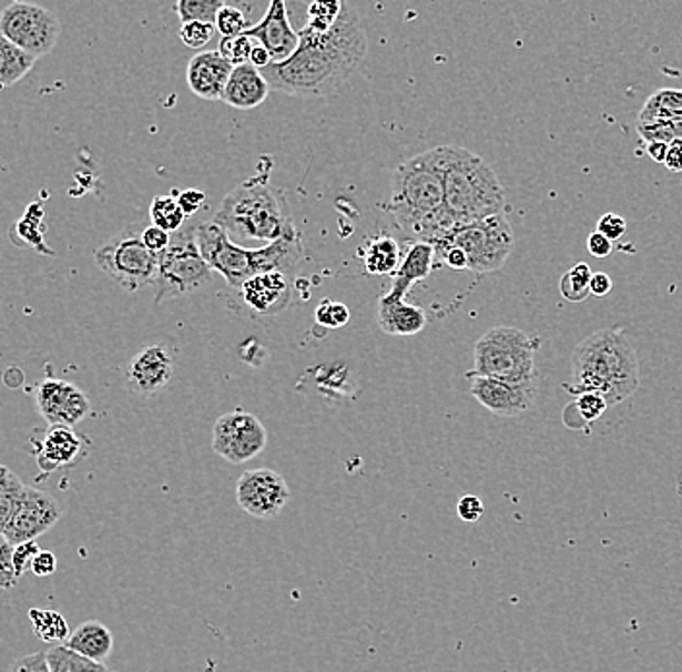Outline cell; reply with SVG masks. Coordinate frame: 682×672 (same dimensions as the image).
<instances>
[{"instance_id":"obj_15","label":"cell","mask_w":682,"mask_h":672,"mask_svg":"<svg viewBox=\"0 0 682 672\" xmlns=\"http://www.w3.org/2000/svg\"><path fill=\"white\" fill-rule=\"evenodd\" d=\"M61 518V505L49 492L26 487L14 521L8 529V541L14 547L20 542L35 541L39 536L53 529Z\"/></svg>"},{"instance_id":"obj_52","label":"cell","mask_w":682,"mask_h":672,"mask_svg":"<svg viewBox=\"0 0 682 672\" xmlns=\"http://www.w3.org/2000/svg\"><path fill=\"white\" fill-rule=\"evenodd\" d=\"M31 572L35 573L38 578L53 576L57 572V557H54L53 552H49V550H41L38 558H35V562H33Z\"/></svg>"},{"instance_id":"obj_11","label":"cell","mask_w":682,"mask_h":672,"mask_svg":"<svg viewBox=\"0 0 682 672\" xmlns=\"http://www.w3.org/2000/svg\"><path fill=\"white\" fill-rule=\"evenodd\" d=\"M268 444V430L253 413L231 411L215 420L212 448L227 464L238 466L261 456Z\"/></svg>"},{"instance_id":"obj_41","label":"cell","mask_w":682,"mask_h":672,"mask_svg":"<svg viewBox=\"0 0 682 672\" xmlns=\"http://www.w3.org/2000/svg\"><path fill=\"white\" fill-rule=\"evenodd\" d=\"M568 407L578 415L582 428L588 427L590 422L601 419L605 415L607 409H609L605 399L598 396V394H582V396L576 398L574 404H570Z\"/></svg>"},{"instance_id":"obj_19","label":"cell","mask_w":682,"mask_h":672,"mask_svg":"<svg viewBox=\"0 0 682 672\" xmlns=\"http://www.w3.org/2000/svg\"><path fill=\"white\" fill-rule=\"evenodd\" d=\"M233 67L223 59L220 51H204L194 54L186 67V84L191 92L202 100H222Z\"/></svg>"},{"instance_id":"obj_38","label":"cell","mask_w":682,"mask_h":672,"mask_svg":"<svg viewBox=\"0 0 682 672\" xmlns=\"http://www.w3.org/2000/svg\"><path fill=\"white\" fill-rule=\"evenodd\" d=\"M637 131L648 144H673L682 140V121H637Z\"/></svg>"},{"instance_id":"obj_26","label":"cell","mask_w":682,"mask_h":672,"mask_svg":"<svg viewBox=\"0 0 682 672\" xmlns=\"http://www.w3.org/2000/svg\"><path fill=\"white\" fill-rule=\"evenodd\" d=\"M435 264H437L435 246L429 243H411L406 256L401 258L398 272L394 274L390 289L407 297L415 283L429 277Z\"/></svg>"},{"instance_id":"obj_21","label":"cell","mask_w":682,"mask_h":672,"mask_svg":"<svg viewBox=\"0 0 682 672\" xmlns=\"http://www.w3.org/2000/svg\"><path fill=\"white\" fill-rule=\"evenodd\" d=\"M376 320L384 334L407 337L423 332L429 318L421 306L409 305L404 295L388 289L378 298Z\"/></svg>"},{"instance_id":"obj_23","label":"cell","mask_w":682,"mask_h":672,"mask_svg":"<svg viewBox=\"0 0 682 672\" xmlns=\"http://www.w3.org/2000/svg\"><path fill=\"white\" fill-rule=\"evenodd\" d=\"M251 251H253L254 275L274 274V272L287 274L303 258L305 245L299 231L293 230L274 243Z\"/></svg>"},{"instance_id":"obj_14","label":"cell","mask_w":682,"mask_h":672,"mask_svg":"<svg viewBox=\"0 0 682 672\" xmlns=\"http://www.w3.org/2000/svg\"><path fill=\"white\" fill-rule=\"evenodd\" d=\"M35 405L49 427H77L88 417L90 399L77 384L47 378L35 390Z\"/></svg>"},{"instance_id":"obj_27","label":"cell","mask_w":682,"mask_h":672,"mask_svg":"<svg viewBox=\"0 0 682 672\" xmlns=\"http://www.w3.org/2000/svg\"><path fill=\"white\" fill-rule=\"evenodd\" d=\"M363 266L370 275H394L401 264V248L390 235L370 238L363 246Z\"/></svg>"},{"instance_id":"obj_44","label":"cell","mask_w":682,"mask_h":672,"mask_svg":"<svg viewBox=\"0 0 682 672\" xmlns=\"http://www.w3.org/2000/svg\"><path fill=\"white\" fill-rule=\"evenodd\" d=\"M14 570V544L0 536V589H12L18 583Z\"/></svg>"},{"instance_id":"obj_32","label":"cell","mask_w":682,"mask_h":672,"mask_svg":"<svg viewBox=\"0 0 682 672\" xmlns=\"http://www.w3.org/2000/svg\"><path fill=\"white\" fill-rule=\"evenodd\" d=\"M30 620L33 634L38 635L41 642L62 645L69 640V624H67V619L62 617L61 612L31 609Z\"/></svg>"},{"instance_id":"obj_17","label":"cell","mask_w":682,"mask_h":672,"mask_svg":"<svg viewBox=\"0 0 682 672\" xmlns=\"http://www.w3.org/2000/svg\"><path fill=\"white\" fill-rule=\"evenodd\" d=\"M471 396L483 405L485 409L500 417H518L531 409L536 401V384L502 383L485 376H471Z\"/></svg>"},{"instance_id":"obj_1","label":"cell","mask_w":682,"mask_h":672,"mask_svg":"<svg viewBox=\"0 0 682 672\" xmlns=\"http://www.w3.org/2000/svg\"><path fill=\"white\" fill-rule=\"evenodd\" d=\"M367 49V33L359 14L344 4L338 22L328 33L315 35L301 30L297 51L287 61L272 62L261 72L276 92L324 98L349 82L365 62Z\"/></svg>"},{"instance_id":"obj_31","label":"cell","mask_w":682,"mask_h":672,"mask_svg":"<svg viewBox=\"0 0 682 672\" xmlns=\"http://www.w3.org/2000/svg\"><path fill=\"white\" fill-rule=\"evenodd\" d=\"M45 655L51 672H113L105 663L82 658L67 645H53L51 650L45 651Z\"/></svg>"},{"instance_id":"obj_5","label":"cell","mask_w":682,"mask_h":672,"mask_svg":"<svg viewBox=\"0 0 682 672\" xmlns=\"http://www.w3.org/2000/svg\"><path fill=\"white\" fill-rule=\"evenodd\" d=\"M214 222L227 231L235 243H274L293 225L292 207L285 192L269 186L264 176L238 184L223 198Z\"/></svg>"},{"instance_id":"obj_9","label":"cell","mask_w":682,"mask_h":672,"mask_svg":"<svg viewBox=\"0 0 682 672\" xmlns=\"http://www.w3.org/2000/svg\"><path fill=\"white\" fill-rule=\"evenodd\" d=\"M442 243V241H440ZM468 256L469 272L491 274L507 264L513 251V233L507 215L499 214L481 222L460 225L445 238Z\"/></svg>"},{"instance_id":"obj_24","label":"cell","mask_w":682,"mask_h":672,"mask_svg":"<svg viewBox=\"0 0 682 672\" xmlns=\"http://www.w3.org/2000/svg\"><path fill=\"white\" fill-rule=\"evenodd\" d=\"M82 451L80 436L69 427H49L43 442L39 446L38 464L41 471L53 474L70 466Z\"/></svg>"},{"instance_id":"obj_53","label":"cell","mask_w":682,"mask_h":672,"mask_svg":"<svg viewBox=\"0 0 682 672\" xmlns=\"http://www.w3.org/2000/svg\"><path fill=\"white\" fill-rule=\"evenodd\" d=\"M590 289L593 297H607V295L613 291V279H611V275L605 274V272L593 274Z\"/></svg>"},{"instance_id":"obj_12","label":"cell","mask_w":682,"mask_h":672,"mask_svg":"<svg viewBox=\"0 0 682 672\" xmlns=\"http://www.w3.org/2000/svg\"><path fill=\"white\" fill-rule=\"evenodd\" d=\"M196 245L210 269L222 275L233 287L241 289L254 277L253 251L237 245L214 220L196 227Z\"/></svg>"},{"instance_id":"obj_8","label":"cell","mask_w":682,"mask_h":672,"mask_svg":"<svg viewBox=\"0 0 682 672\" xmlns=\"http://www.w3.org/2000/svg\"><path fill=\"white\" fill-rule=\"evenodd\" d=\"M212 269L196 245V227H183L171 237V245L160 254V268L155 277V303L186 297L204 287Z\"/></svg>"},{"instance_id":"obj_29","label":"cell","mask_w":682,"mask_h":672,"mask_svg":"<svg viewBox=\"0 0 682 672\" xmlns=\"http://www.w3.org/2000/svg\"><path fill=\"white\" fill-rule=\"evenodd\" d=\"M637 121H682V90L663 88L652 93Z\"/></svg>"},{"instance_id":"obj_55","label":"cell","mask_w":682,"mask_h":672,"mask_svg":"<svg viewBox=\"0 0 682 672\" xmlns=\"http://www.w3.org/2000/svg\"><path fill=\"white\" fill-rule=\"evenodd\" d=\"M251 64H253L254 69L258 70L268 69L269 64H272V57H269L268 51L261 43L254 45L253 53H251Z\"/></svg>"},{"instance_id":"obj_40","label":"cell","mask_w":682,"mask_h":672,"mask_svg":"<svg viewBox=\"0 0 682 672\" xmlns=\"http://www.w3.org/2000/svg\"><path fill=\"white\" fill-rule=\"evenodd\" d=\"M315 320L323 328L339 329L347 326V322L352 320V313L344 303L324 298L323 303L316 306Z\"/></svg>"},{"instance_id":"obj_50","label":"cell","mask_w":682,"mask_h":672,"mask_svg":"<svg viewBox=\"0 0 682 672\" xmlns=\"http://www.w3.org/2000/svg\"><path fill=\"white\" fill-rule=\"evenodd\" d=\"M176 202H179V206L183 210V214L189 217V215H194L202 210L204 202H206V194L202 191H196V189H189V191L176 194Z\"/></svg>"},{"instance_id":"obj_30","label":"cell","mask_w":682,"mask_h":672,"mask_svg":"<svg viewBox=\"0 0 682 672\" xmlns=\"http://www.w3.org/2000/svg\"><path fill=\"white\" fill-rule=\"evenodd\" d=\"M12 238L18 245L30 246L31 251L38 253L53 254L43 243V204L33 202L22 220L16 223L12 230Z\"/></svg>"},{"instance_id":"obj_4","label":"cell","mask_w":682,"mask_h":672,"mask_svg":"<svg viewBox=\"0 0 682 672\" xmlns=\"http://www.w3.org/2000/svg\"><path fill=\"white\" fill-rule=\"evenodd\" d=\"M438 165L445 183V204L460 225L505 214L507 194L491 165L460 145H438Z\"/></svg>"},{"instance_id":"obj_6","label":"cell","mask_w":682,"mask_h":672,"mask_svg":"<svg viewBox=\"0 0 682 672\" xmlns=\"http://www.w3.org/2000/svg\"><path fill=\"white\" fill-rule=\"evenodd\" d=\"M537 344L512 326H495L477 339L471 376L531 386L536 380Z\"/></svg>"},{"instance_id":"obj_49","label":"cell","mask_w":682,"mask_h":672,"mask_svg":"<svg viewBox=\"0 0 682 672\" xmlns=\"http://www.w3.org/2000/svg\"><path fill=\"white\" fill-rule=\"evenodd\" d=\"M7 672H51L47 665L45 651H35L26 658L16 659Z\"/></svg>"},{"instance_id":"obj_48","label":"cell","mask_w":682,"mask_h":672,"mask_svg":"<svg viewBox=\"0 0 682 672\" xmlns=\"http://www.w3.org/2000/svg\"><path fill=\"white\" fill-rule=\"evenodd\" d=\"M142 241H144L147 251H152V253L160 256V254L165 253L167 246L171 245V235L160 230V227H155V225H147V227H144V231H142Z\"/></svg>"},{"instance_id":"obj_42","label":"cell","mask_w":682,"mask_h":672,"mask_svg":"<svg viewBox=\"0 0 682 672\" xmlns=\"http://www.w3.org/2000/svg\"><path fill=\"white\" fill-rule=\"evenodd\" d=\"M215 31H220L222 38H235L246 31V16L238 8L223 4L222 10L215 18Z\"/></svg>"},{"instance_id":"obj_16","label":"cell","mask_w":682,"mask_h":672,"mask_svg":"<svg viewBox=\"0 0 682 672\" xmlns=\"http://www.w3.org/2000/svg\"><path fill=\"white\" fill-rule=\"evenodd\" d=\"M245 35L261 43L272 62H284L299 47V31L293 30L284 0H272L261 22L246 28Z\"/></svg>"},{"instance_id":"obj_20","label":"cell","mask_w":682,"mask_h":672,"mask_svg":"<svg viewBox=\"0 0 682 672\" xmlns=\"http://www.w3.org/2000/svg\"><path fill=\"white\" fill-rule=\"evenodd\" d=\"M246 306L262 316H274L287 308L292 301V282L287 274L254 275L241 287Z\"/></svg>"},{"instance_id":"obj_33","label":"cell","mask_w":682,"mask_h":672,"mask_svg":"<svg viewBox=\"0 0 682 672\" xmlns=\"http://www.w3.org/2000/svg\"><path fill=\"white\" fill-rule=\"evenodd\" d=\"M23 490L26 485L12 471H8L7 477L0 481V536H7L12 526L18 506L22 502Z\"/></svg>"},{"instance_id":"obj_3","label":"cell","mask_w":682,"mask_h":672,"mask_svg":"<svg viewBox=\"0 0 682 672\" xmlns=\"http://www.w3.org/2000/svg\"><path fill=\"white\" fill-rule=\"evenodd\" d=\"M574 396L598 394L609 407L629 399L640 386V365L629 336L619 328L599 329L572 352Z\"/></svg>"},{"instance_id":"obj_35","label":"cell","mask_w":682,"mask_h":672,"mask_svg":"<svg viewBox=\"0 0 682 672\" xmlns=\"http://www.w3.org/2000/svg\"><path fill=\"white\" fill-rule=\"evenodd\" d=\"M591 277H593V272L590 266L586 262H578L560 277V295L570 303H583L591 295Z\"/></svg>"},{"instance_id":"obj_18","label":"cell","mask_w":682,"mask_h":672,"mask_svg":"<svg viewBox=\"0 0 682 672\" xmlns=\"http://www.w3.org/2000/svg\"><path fill=\"white\" fill-rule=\"evenodd\" d=\"M173 378V357L163 345H147L126 367V386L139 396H154Z\"/></svg>"},{"instance_id":"obj_22","label":"cell","mask_w":682,"mask_h":672,"mask_svg":"<svg viewBox=\"0 0 682 672\" xmlns=\"http://www.w3.org/2000/svg\"><path fill=\"white\" fill-rule=\"evenodd\" d=\"M269 88L266 78L262 77L258 69H254L253 64H243L235 67L231 72L227 85L223 90L222 101L230 108L238 109V111H251V109L261 108L264 101L268 100Z\"/></svg>"},{"instance_id":"obj_34","label":"cell","mask_w":682,"mask_h":672,"mask_svg":"<svg viewBox=\"0 0 682 672\" xmlns=\"http://www.w3.org/2000/svg\"><path fill=\"white\" fill-rule=\"evenodd\" d=\"M150 220L152 225L160 227L165 233H179L184 227L186 215L176 202V196H155L152 206H150Z\"/></svg>"},{"instance_id":"obj_2","label":"cell","mask_w":682,"mask_h":672,"mask_svg":"<svg viewBox=\"0 0 682 672\" xmlns=\"http://www.w3.org/2000/svg\"><path fill=\"white\" fill-rule=\"evenodd\" d=\"M383 210L414 243L438 245L458 227L446 210L445 183L435 147L396 167Z\"/></svg>"},{"instance_id":"obj_10","label":"cell","mask_w":682,"mask_h":672,"mask_svg":"<svg viewBox=\"0 0 682 672\" xmlns=\"http://www.w3.org/2000/svg\"><path fill=\"white\" fill-rule=\"evenodd\" d=\"M0 33L38 61L57 47L61 22L54 12L39 4L10 2L0 12Z\"/></svg>"},{"instance_id":"obj_25","label":"cell","mask_w":682,"mask_h":672,"mask_svg":"<svg viewBox=\"0 0 682 672\" xmlns=\"http://www.w3.org/2000/svg\"><path fill=\"white\" fill-rule=\"evenodd\" d=\"M62 645L77 651L82 658L105 663L111 655V651H113V645H115V638L105 624H101L98 620H88L84 624H80L74 632H70L69 640Z\"/></svg>"},{"instance_id":"obj_47","label":"cell","mask_w":682,"mask_h":672,"mask_svg":"<svg viewBox=\"0 0 682 672\" xmlns=\"http://www.w3.org/2000/svg\"><path fill=\"white\" fill-rule=\"evenodd\" d=\"M456 512H458V518H460L461 521L476 523V521L483 518L485 506L483 502H481V498L476 497V495H466V497H461L460 500H458Z\"/></svg>"},{"instance_id":"obj_37","label":"cell","mask_w":682,"mask_h":672,"mask_svg":"<svg viewBox=\"0 0 682 672\" xmlns=\"http://www.w3.org/2000/svg\"><path fill=\"white\" fill-rule=\"evenodd\" d=\"M223 4L225 2L222 0H179L175 8L181 23L202 22L214 26Z\"/></svg>"},{"instance_id":"obj_43","label":"cell","mask_w":682,"mask_h":672,"mask_svg":"<svg viewBox=\"0 0 682 672\" xmlns=\"http://www.w3.org/2000/svg\"><path fill=\"white\" fill-rule=\"evenodd\" d=\"M214 33L215 26H212V23L186 22L181 23L179 38L189 49H196L199 51V49L206 47L212 41Z\"/></svg>"},{"instance_id":"obj_46","label":"cell","mask_w":682,"mask_h":672,"mask_svg":"<svg viewBox=\"0 0 682 672\" xmlns=\"http://www.w3.org/2000/svg\"><path fill=\"white\" fill-rule=\"evenodd\" d=\"M598 233L605 235L609 241H621L627 233V220L619 214H605L599 217Z\"/></svg>"},{"instance_id":"obj_45","label":"cell","mask_w":682,"mask_h":672,"mask_svg":"<svg viewBox=\"0 0 682 672\" xmlns=\"http://www.w3.org/2000/svg\"><path fill=\"white\" fill-rule=\"evenodd\" d=\"M39 552H41V549H39L38 542L35 541L20 542V544H16L14 570L18 578H22L23 573L30 572Z\"/></svg>"},{"instance_id":"obj_57","label":"cell","mask_w":682,"mask_h":672,"mask_svg":"<svg viewBox=\"0 0 682 672\" xmlns=\"http://www.w3.org/2000/svg\"><path fill=\"white\" fill-rule=\"evenodd\" d=\"M8 471H10V469H8V467L0 466V481H2V479H4V477H7Z\"/></svg>"},{"instance_id":"obj_54","label":"cell","mask_w":682,"mask_h":672,"mask_svg":"<svg viewBox=\"0 0 682 672\" xmlns=\"http://www.w3.org/2000/svg\"><path fill=\"white\" fill-rule=\"evenodd\" d=\"M665 167L671 173H681L682 171V140H675L673 144H669L668 157H665Z\"/></svg>"},{"instance_id":"obj_7","label":"cell","mask_w":682,"mask_h":672,"mask_svg":"<svg viewBox=\"0 0 682 672\" xmlns=\"http://www.w3.org/2000/svg\"><path fill=\"white\" fill-rule=\"evenodd\" d=\"M142 231L144 227L139 225L124 227L93 253L98 268L129 293L155 285L160 268V256L147 251Z\"/></svg>"},{"instance_id":"obj_36","label":"cell","mask_w":682,"mask_h":672,"mask_svg":"<svg viewBox=\"0 0 682 672\" xmlns=\"http://www.w3.org/2000/svg\"><path fill=\"white\" fill-rule=\"evenodd\" d=\"M344 2H328V0H316L311 2L307 8V23L303 30L315 35H323L336 26L339 14H342Z\"/></svg>"},{"instance_id":"obj_56","label":"cell","mask_w":682,"mask_h":672,"mask_svg":"<svg viewBox=\"0 0 682 672\" xmlns=\"http://www.w3.org/2000/svg\"><path fill=\"white\" fill-rule=\"evenodd\" d=\"M668 150L669 145L661 144V142H652V144H648V155H650L653 161H658V163H665Z\"/></svg>"},{"instance_id":"obj_39","label":"cell","mask_w":682,"mask_h":672,"mask_svg":"<svg viewBox=\"0 0 682 672\" xmlns=\"http://www.w3.org/2000/svg\"><path fill=\"white\" fill-rule=\"evenodd\" d=\"M256 41L248 38L245 33L235 35V38H222L217 51L222 54L225 61L230 62L231 67H243L251 62V53H253Z\"/></svg>"},{"instance_id":"obj_28","label":"cell","mask_w":682,"mask_h":672,"mask_svg":"<svg viewBox=\"0 0 682 672\" xmlns=\"http://www.w3.org/2000/svg\"><path fill=\"white\" fill-rule=\"evenodd\" d=\"M33 67L35 59L0 33V88L18 84L30 74Z\"/></svg>"},{"instance_id":"obj_51","label":"cell","mask_w":682,"mask_h":672,"mask_svg":"<svg viewBox=\"0 0 682 672\" xmlns=\"http://www.w3.org/2000/svg\"><path fill=\"white\" fill-rule=\"evenodd\" d=\"M588 253L591 256H596V258H607V256H611L613 254V241H609L605 235H601L598 231H593L590 237H588Z\"/></svg>"},{"instance_id":"obj_13","label":"cell","mask_w":682,"mask_h":672,"mask_svg":"<svg viewBox=\"0 0 682 672\" xmlns=\"http://www.w3.org/2000/svg\"><path fill=\"white\" fill-rule=\"evenodd\" d=\"M235 497L243 512L256 520H274L284 512L285 506L292 498V490L284 475L268 467H262L245 471L238 477Z\"/></svg>"}]
</instances>
